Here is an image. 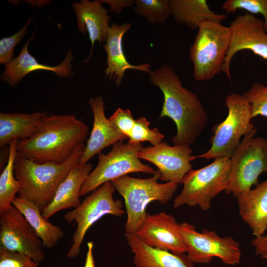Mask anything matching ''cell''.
I'll return each instance as SVG.
<instances>
[{"label": "cell", "mask_w": 267, "mask_h": 267, "mask_svg": "<svg viewBox=\"0 0 267 267\" xmlns=\"http://www.w3.org/2000/svg\"><path fill=\"white\" fill-rule=\"evenodd\" d=\"M12 205L25 217L42 241L44 247L51 248L64 236L65 233L62 228L45 219L39 208L33 203L16 197Z\"/></svg>", "instance_id": "25"}, {"label": "cell", "mask_w": 267, "mask_h": 267, "mask_svg": "<svg viewBox=\"0 0 267 267\" xmlns=\"http://www.w3.org/2000/svg\"><path fill=\"white\" fill-rule=\"evenodd\" d=\"M92 167V164L88 162L72 168L59 186L51 202L42 213L45 219L47 220L57 212L69 208H75L81 204L80 190Z\"/></svg>", "instance_id": "21"}, {"label": "cell", "mask_w": 267, "mask_h": 267, "mask_svg": "<svg viewBox=\"0 0 267 267\" xmlns=\"http://www.w3.org/2000/svg\"><path fill=\"white\" fill-rule=\"evenodd\" d=\"M192 149L185 145L170 146L166 141L142 147L138 153L140 159L146 160L157 167L160 179L165 182L182 183L184 176L192 167Z\"/></svg>", "instance_id": "14"}, {"label": "cell", "mask_w": 267, "mask_h": 267, "mask_svg": "<svg viewBox=\"0 0 267 267\" xmlns=\"http://www.w3.org/2000/svg\"><path fill=\"white\" fill-rule=\"evenodd\" d=\"M133 9L153 24H164L172 15L169 0H135Z\"/></svg>", "instance_id": "27"}, {"label": "cell", "mask_w": 267, "mask_h": 267, "mask_svg": "<svg viewBox=\"0 0 267 267\" xmlns=\"http://www.w3.org/2000/svg\"><path fill=\"white\" fill-rule=\"evenodd\" d=\"M230 171V159L219 157L207 166L191 169L184 176L183 188L175 199L174 208L183 205L199 206L204 211L210 210L212 199L225 191Z\"/></svg>", "instance_id": "7"}, {"label": "cell", "mask_w": 267, "mask_h": 267, "mask_svg": "<svg viewBox=\"0 0 267 267\" xmlns=\"http://www.w3.org/2000/svg\"><path fill=\"white\" fill-rule=\"evenodd\" d=\"M125 236L134 254V267H189L180 255L150 247L135 233H125Z\"/></svg>", "instance_id": "23"}, {"label": "cell", "mask_w": 267, "mask_h": 267, "mask_svg": "<svg viewBox=\"0 0 267 267\" xmlns=\"http://www.w3.org/2000/svg\"><path fill=\"white\" fill-rule=\"evenodd\" d=\"M104 101L101 96L90 97L89 104L93 114V124L90 136L78 165L82 166L105 148L123 141L128 137L119 132L105 115Z\"/></svg>", "instance_id": "16"}, {"label": "cell", "mask_w": 267, "mask_h": 267, "mask_svg": "<svg viewBox=\"0 0 267 267\" xmlns=\"http://www.w3.org/2000/svg\"><path fill=\"white\" fill-rule=\"evenodd\" d=\"M93 246L94 244L92 241H89L87 243L88 251L84 267H95L93 255Z\"/></svg>", "instance_id": "36"}, {"label": "cell", "mask_w": 267, "mask_h": 267, "mask_svg": "<svg viewBox=\"0 0 267 267\" xmlns=\"http://www.w3.org/2000/svg\"><path fill=\"white\" fill-rule=\"evenodd\" d=\"M230 35L229 26L221 22L206 20L200 23L189 51L196 81H209L222 72Z\"/></svg>", "instance_id": "6"}, {"label": "cell", "mask_w": 267, "mask_h": 267, "mask_svg": "<svg viewBox=\"0 0 267 267\" xmlns=\"http://www.w3.org/2000/svg\"><path fill=\"white\" fill-rule=\"evenodd\" d=\"M18 141L19 139H15L10 142L7 163L0 175V212L12 205L15 195L20 189V183L14 173Z\"/></svg>", "instance_id": "26"}, {"label": "cell", "mask_w": 267, "mask_h": 267, "mask_svg": "<svg viewBox=\"0 0 267 267\" xmlns=\"http://www.w3.org/2000/svg\"><path fill=\"white\" fill-rule=\"evenodd\" d=\"M135 234L150 247L178 255L185 253L179 224L174 216L165 212L153 215L147 213Z\"/></svg>", "instance_id": "15"}, {"label": "cell", "mask_w": 267, "mask_h": 267, "mask_svg": "<svg viewBox=\"0 0 267 267\" xmlns=\"http://www.w3.org/2000/svg\"><path fill=\"white\" fill-rule=\"evenodd\" d=\"M99 0H81L72 4L77 20L79 31L88 34L91 43V49L88 61L92 54L95 42H105L109 26L110 16L108 11L102 6Z\"/></svg>", "instance_id": "19"}, {"label": "cell", "mask_w": 267, "mask_h": 267, "mask_svg": "<svg viewBox=\"0 0 267 267\" xmlns=\"http://www.w3.org/2000/svg\"><path fill=\"white\" fill-rule=\"evenodd\" d=\"M221 7L227 13L243 9L252 14H261L264 18V28L267 32V0H226Z\"/></svg>", "instance_id": "29"}, {"label": "cell", "mask_w": 267, "mask_h": 267, "mask_svg": "<svg viewBox=\"0 0 267 267\" xmlns=\"http://www.w3.org/2000/svg\"><path fill=\"white\" fill-rule=\"evenodd\" d=\"M43 243L25 217L13 205L0 212V249L18 252L40 263Z\"/></svg>", "instance_id": "12"}, {"label": "cell", "mask_w": 267, "mask_h": 267, "mask_svg": "<svg viewBox=\"0 0 267 267\" xmlns=\"http://www.w3.org/2000/svg\"><path fill=\"white\" fill-rule=\"evenodd\" d=\"M33 37L34 35L27 40L18 56L5 65L4 71L1 75V80L9 86L15 87L26 75L36 70L51 71L59 77H71L73 74L71 64L73 60L72 50H68L64 60L57 66L41 64L28 51V45Z\"/></svg>", "instance_id": "18"}, {"label": "cell", "mask_w": 267, "mask_h": 267, "mask_svg": "<svg viewBox=\"0 0 267 267\" xmlns=\"http://www.w3.org/2000/svg\"><path fill=\"white\" fill-rule=\"evenodd\" d=\"M143 147L141 142L124 143L120 141L113 145L106 154H98V162L83 184L80 195L92 192L104 183L133 173L153 174L155 171L150 166L142 163L138 153Z\"/></svg>", "instance_id": "10"}, {"label": "cell", "mask_w": 267, "mask_h": 267, "mask_svg": "<svg viewBox=\"0 0 267 267\" xmlns=\"http://www.w3.org/2000/svg\"><path fill=\"white\" fill-rule=\"evenodd\" d=\"M88 126L74 114L46 115L31 137L19 140L17 152L34 162L61 163L84 143Z\"/></svg>", "instance_id": "2"}, {"label": "cell", "mask_w": 267, "mask_h": 267, "mask_svg": "<svg viewBox=\"0 0 267 267\" xmlns=\"http://www.w3.org/2000/svg\"><path fill=\"white\" fill-rule=\"evenodd\" d=\"M239 214L255 238L267 230V178L237 199Z\"/></svg>", "instance_id": "20"}, {"label": "cell", "mask_w": 267, "mask_h": 267, "mask_svg": "<svg viewBox=\"0 0 267 267\" xmlns=\"http://www.w3.org/2000/svg\"><path fill=\"white\" fill-rule=\"evenodd\" d=\"M257 129L244 135L230 158V171L225 192L237 199L257 185L267 173V138L255 137Z\"/></svg>", "instance_id": "8"}, {"label": "cell", "mask_w": 267, "mask_h": 267, "mask_svg": "<svg viewBox=\"0 0 267 267\" xmlns=\"http://www.w3.org/2000/svg\"><path fill=\"white\" fill-rule=\"evenodd\" d=\"M229 27L231 32L230 44L222 72L230 80V63L239 51L249 50L267 59V32L264 28V21L248 12L236 16Z\"/></svg>", "instance_id": "13"}, {"label": "cell", "mask_w": 267, "mask_h": 267, "mask_svg": "<svg viewBox=\"0 0 267 267\" xmlns=\"http://www.w3.org/2000/svg\"><path fill=\"white\" fill-rule=\"evenodd\" d=\"M101 1L102 3L109 4L110 6V11L116 14L121 13L124 8L133 7L134 3V0H104Z\"/></svg>", "instance_id": "34"}, {"label": "cell", "mask_w": 267, "mask_h": 267, "mask_svg": "<svg viewBox=\"0 0 267 267\" xmlns=\"http://www.w3.org/2000/svg\"><path fill=\"white\" fill-rule=\"evenodd\" d=\"M225 105L228 110L227 115L222 122L213 128V135L209 140L210 148L201 155L192 156L193 160L198 158H230L239 145L242 136L256 129L251 122V105L243 94H228Z\"/></svg>", "instance_id": "5"}, {"label": "cell", "mask_w": 267, "mask_h": 267, "mask_svg": "<svg viewBox=\"0 0 267 267\" xmlns=\"http://www.w3.org/2000/svg\"><path fill=\"white\" fill-rule=\"evenodd\" d=\"M158 170L148 178H135L127 175L111 181L113 186L125 200L127 220L126 233H136L147 214L146 207L151 202L161 204L169 202L177 190L178 184L158 182L161 178Z\"/></svg>", "instance_id": "4"}, {"label": "cell", "mask_w": 267, "mask_h": 267, "mask_svg": "<svg viewBox=\"0 0 267 267\" xmlns=\"http://www.w3.org/2000/svg\"><path fill=\"white\" fill-rule=\"evenodd\" d=\"M39 264L27 256L0 249V267H38Z\"/></svg>", "instance_id": "32"}, {"label": "cell", "mask_w": 267, "mask_h": 267, "mask_svg": "<svg viewBox=\"0 0 267 267\" xmlns=\"http://www.w3.org/2000/svg\"><path fill=\"white\" fill-rule=\"evenodd\" d=\"M172 15L179 24H185L193 30L198 29L204 21L221 22L226 18L225 13L213 12L205 0H169Z\"/></svg>", "instance_id": "24"}, {"label": "cell", "mask_w": 267, "mask_h": 267, "mask_svg": "<svg viewBox=\"0 0 267 267\" xmlns=\"http://www.w3.org/2000/svg\"><path fill=\"white\" fill-rule=\"evenodd\" d=\"M252 245L255 248L256 254L261 255L267 251V235L255 238L252 241Z\"/></svg>", "instance_id": "35"}, {"label": "cell", "mask_w": 267, "mask_h": 267, "mask_svg": "<svg viewBox=\"0 0 267 267\" xmlns=\"http://www.w3.org/2000/svg\"><path fill=\"white\" fill-rule=\"evenodd\" d=\"M82 143L64 162L39 163L17 152L14 173L20 183L19 197L34 204L42 213L52 200L60 184L78 164L85 148Z\"/></svg>", "instance_id": "3"}, {"label": "cell", "mask_w": 267, "mask_h": 267, "mask_svg": "<svg viewBox=\"0 0 267 267\" xmlns=\"http://www.w3.org/2000/svg\"><path fill=\"white\" fill-rule=\"evenodd\" d=\"M242 94L251 105L252 119L260 115L267 118V85L255 82Z\"/></svg>", "instance_id": "30"}, {"label": "cell", "mask_w": 267, "mask_h": 267, "mask_svg": "<svg viewBox=\"0 0 267 267\" xmlns=\"http://www.w3.org/2000/svg\"><path fill=\"white\" fill-rule=\"evenodd\" d=\"M149 126L150 122L144 117L135 120L129 141L136 143L148 141L152 146L161 143L164 135L158 128L150 129Z\"/></svg>", "instance_id": "28"}, {"label": "cell", "mask_w": 267, "mask_h": 267, "mask_svg": "<svg viewBox=\"0 0 267 267\" xmlns=\"http://www.w3.org/2000/svg\"><path fill=\"white\" fill-rule=\"evenodd\" d=\"M261 258L267 260V251L264 253H263L261 255Z\"/></svg>", "instance_id": "37"}, {"label": "cell", "mask_w": 267, "mask_h": 267, "mask_svg": "<svg viewBox=\"0 0 267 267\" xmlns=\"http://www.w3.org/2000/svg\"><path fill=\"white\" fill-rule=\"evenodd\" d=\"M108 119L119 132L129 138L135 121L129 109L118 108Z\"/></svg>", "instance_id": "33"}, {"label": "cell", "mask_w": 267, "mask_h": 267, "mask_svg": "<svg viewBox=\"0 0 267 267\" xmlns=\"http://www.w3.org/2000/svg\"><path fill=\"white\" fill-rule=\"evenodd\" d=\"M115 190L111 181L106 182L92 191L78 207L63 216L68 223L74 222L77 224L72 245L66 254L68 258H73L79 254L87 232L103 216L109 214L121 217L125 214L122 201L113 198Z\"/></svg>", "instance_id": "9"}, {"label": "cell", "mask_w": 267, "mask_h": 267, "mask_svg": "<svg viewBox=\"0 0 267 267\" xmlns=\"http://www.w3.org/2000/svg\"><path fill=\"white\" fill-rule=\"evenodd\" d=\"M32 21L29 18L24 27L18 32L9 37L0 40V63L6 65L13 59L15 46L21 41L28 31V26Z\"/></svg>", "instance_id": "31"}, {"label": "cell", "mask_w": 267, "mask_h": 267, "mask_svg": "<svg viewBox=\"0 0 267 267\" xmlns=\"http://www.w3.org/2000/svg\"><path fill=\"white\" fill-rule=\"evenodd\" d=\"M153 86L162 91L164 101L160 118L168 117L175 123L174 145L190 146L199 137L208 121V115L198 97L183 87L178 74L170 66H161L149 74Z\"/></svg>", "instance_id": "1"}, {"label": "cell", "mask_w": 267, "mask_h": 267, "mask_svg": "<svg viewBox=\"0 0 267 267\" xmlns=\"http://www.w3.org/2000/svg\"><path fill=\"white\" fill-rule=\"evenodd\" d=\"M131 27L130 23H124L121 25L112 23L103 45L107 53L105 77L114 81L117 87L121 84L125 72L127 70H138L148 74L151 71V66L148 63L133 65L126 59L123 48V37Z\"/></svg>", "instance_id": "17"}, {"label": "cell", "mask_w": 267, "mask_h": 267, "mask_svg": "<svg viewBox=\"0 0 267 267\" xmlns=\"http://www.w3.org/2000/svg\"><path fill=\"white\" fill-rule=\"evenodd\" d=\"M46 111L32 113H0V147L1 148L15 139H28L34 135Z\"/></svg>", "instance_id": "22"}, {"label": "cell", "mask_w": 267, "mask_h": 267, "mask_svg": "<svg viewBox=\"0 0 267 267\" xmlns=\"http://www.w3.org/2000/svg\"><path fill=\"white\" fill-rule=\"evenodd\" d=\"M179 228L190 262L207 264L217 257L227 265L239 264L240 244L231 236L221 237L215 231L206 229L199 232L193 225L186 222L179 223Z\"/></svg>", "instance_id": "11"}]
</instances>
